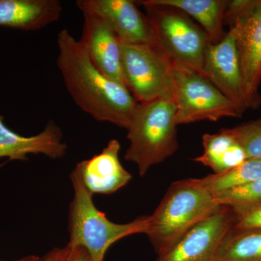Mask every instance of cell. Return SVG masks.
<instances>
[{
    "label": "cell",
    "mask_w": 261,
    "mask_h": 261,
    "mask_svg": "<svg viewBox=\"0 0 261 261\" xmlns=\"http://www.w3.org/2000/svg\"><path fill=\"white\" fill-rule=\"evenodd\" d=\"M143 6L153 29L154 47L171 63L187 67L203 75L207 34L181 10L159 4L155 0L136 2Z\"/></svg>",
    "instance_id": "cell-5"
},
{
    "label": "cell",
    "mask_w": 261,
    "mask_h": 261,
    "mask_svg": "<svg viewBox=\"0 0 261 261\" xmlns=\"http://www.w3.org/2000/svg\"><path fill=\"white\" fill-rule=\"evenodd\" d=\"M170 80L177 126L242 117L236 106L205 77L197 72L171 63Z\"/></svg>",
    "instance_id": "cell-6"
},
{
    "label": "cell",
    "mask_w": 261,
    "mask_h": 261,
    "mask_svg": "<svg viewBox=\"0 0 261 261\" xmlns=\"http://www.w3.org/2000/svg\"><path fill=\"white\" fill-rule=\"evenodd\" d=\"M261 178V159H250L240 166L200 178L213 195Z\"/></svg>",
    "instance_id": "cell-19"
},
{
    "label": "cell",
    "mask_w": 261,
    "mask_h": 261,
    "mask_svg": "<svg viewBox=\"0 0 261 261\" xmlns=\"http://www.w3.org/2000/svg\"><path fill=\"white\" fill-rule=\"evenodd\" d=\"M203 153L194 161L211 168L214 173L224 172L247 160L245 149L224 129L219 133L202 136Z\"/></svg>",
    "instance_id": "cell-16"
},
{
    "label": "cell",
    "mask_w": 261,
    "mask_h": 261,
    "mask_svg": "<svg viewBox=\"0 0 261 261\" xmlns=\"http://www.w3.org/2000/svg\"><path fill=\"white\" fill-rule=\"evenodd\" d=\"M223 129L245 149L247 159H261V118Z\"/></svg>",
    "instance_id": "cell-21"
},
{
    "label": "cell",
    "mask_w": 261,
    "mask_h": 261,
    "mask_svg": "<svg viewBox=\"0 0 261 261\" xmlns=\"http://www.w3.org/2000/svg\"><path fill=\"white\" fill-rule=\"evenodd\" d=\"M224 23L232 29L249 109L261 106V0L228 1Z\"/></svg>",
    "instance_id": "cell-7"
},
{
    "label": "cell",
    "mask_w": 261,
    "mask_h": 261,
    "mask_svg": "<svg viewBox=\"0 0 261 261\" xmlns=\"http://www.w3.org/2000/svg\"><path fill=\"white\" fill-rule=\"evenodd\" d=\"M218 206L200 178L173 182L153 214L148 216L145 234L158 257L167 253L189 230Z\"/></svg>",
    "instance_id": "cell-2"
},
{
    "label": "cell",
    "mask_w": 261,
    "mask_h": 261,
    "mask_svg": "<svg viewBox=\"0 0 261 261\" xmlns=\"http://www.w3.org/2000/svg\"><path fill=\"white\" fill-rule=\"evenodd\" d=\"M236 221L232 209L219 205L155 261H215L221 243Z\"/></svg>",
    "instance_id": "cell-9"
},
{
    "label": "cell",
    "mask_w": 261,
    "mask_h": 261,
    "mask_svg": "<svg viewBox=\"0 0 261 261\" xmlns=\"http://www.w3.org/2000/svg\"><path fill=\"white\" fill-rule=\"evenodd\" d=\"M203 73L236 106L241 116L249 109L232 29L229 28L219 43H210L207 46Z\"/></svg>",
    "instance_id": "cell-10"
},
{
    "label": "cell",
    "mask_w": 261,
    "mask_h": 261,
    "mask_svg": "<svg viewBox=\"0 0 261 261\" xmlns=\"http://www.w3.org/2000/svg\"><path fill=\"white\" fill-rule=\"evenodd\" d=\"M84 17L80 42L94 65L110 80L126 87L122 70L121 42L100 15L81 10Z\"/></svg>",
    "instance_id": "cell-12"
},
{
    "label": "cell",
    "mask_w": 261,
    "mask_h": 261,
    "mask_svg": "<svg viewBox=\"0 0 261 261\" xmlns=\"http://www.w3.org/2000/svg\"><path fill=\"white\" fill-rule=\"evenodd\" d=\"M215 261H261V228L231 230Z\"/></svg>",
    "instance_id": "cell-18"
},
{
    "label": "cell",
    "mask_w": 261,
    "mask_h": 261,
    "mask_svg": "<svg viewBox=\"0 0 261 261\" xmlns=\"http://www.w3.org/2000/svg\"><path fill=\"white\" fill-rule=\"evenodd\" d=\"M126 87L138 103L171 99V62L154 46L121 42Z\"/></svg>",
    "instance_id": "cell-8"
},
{
    "label": "cell",
    "mask_w": 261,
    "mask_h": 261,
    "mask_svg": "<svg viewBox=\"0 0 261 261\" xmlns=\"http://www.w3.org/2000/svg\"><path fill=\"white\" fill-rule=\"evenodd\" d=\"M120 149L118 140L109 141L100 153L75 166L74 169L84 187L92 195H111L132 180V175L120 162Z\"/></svg>",
    "instance_id": "cell-13"
},
{
    "label": "cell",
    "mask_w": 261,
    "mask_h": 261,
    "mask_svg": "<svg viewBox=\"0 0 261 261\" xmlns=\"http://www.w3.org/2000/svg\"><path fill=\"white\" fill-rule=\"evenodd\" d=\"M58 0H0V27L35 32L61 18Z\"/></svg>",
    "instance_id": "cell-15"
},
{
    "label": "cell",
    "mask_w": 261,
    "mask_h": 261,
    "mask_svg": "<svg viewBox=\"0 0 261 261\" xmlns=\"http://www.w3.org/2000/svg\"><path fill=\"white\" fill-rule=\"evenodd\" d=\"M176 107L171 99L137 102L127 130L129 147L124 159L135 163L140 176L172 156L178 148Z\"/></svg>",
    "instance_id": "cell-3"
},
{
    "label": "cell",
    "mask_w": 261,
    "mask_h": 261,
    "mask_svg": "<svg viewBox=\"0 0 261 261\" xmlns=\"http://www.w3.org/2000/svg\"><path fill=\"white\" fill-rule=\"evenodd\" d=\"M70 261H91L88 252L83 247H76L73 248Z\"/></svg>",
    "instance_id": "cell-24"
},
{
    "label": "cell",
    "mask_w": 261,
    "mask_h": 261,
    "mask_svg": "<svg viewBox=\"0 0 261 261\" xmlns=\"http://www.w3.org/2000/svg\"><path fill=\"white\" fill-rule=\"evenodd\" d=\"M81 10L94 12L111 25L120 42L129 44L154 45L153 29L136 2L130 0H78Z\"/></svg>",
    "instance_id": "cell-11"
},
{
    "label": "cell",
    "mask_w": 261,
    "mask_h": 261,
    "mask_svg": "<svg viewBox=\"0 0 261 261\" xmlns=\"http://www.w3.org/2000/svg\"><path fill=\"white\" fill-rule=\"evenodd\" d=\"M161 5L181 10L198 22L212 44L219 43L226 35L224 15L228 1L223 0H155Z\"/></svg>",
    "instance_id": "cell-17"
},
{
    "label": "cell",
    "mask_w": 261,
    "mask_h": 261,
    "mask_svg": "<svg viewBox=\"0 0 261 261\" xmlns=\"http://www.w3.org/2000/svg\"><path fill=\"white\" fill-rule=\"evenodd\" d=\"M41 258L42 257L37 256V255H28V256H25L24 257H22V258L18 259V260H12V261H40ZM0 261H5V260H0Z\"/></svg>",
    "instance_id": "cell-25"
},
{
    "label": "cell",
    "mask_w": 261,
    "mask_h": 261,
    "mask_svg": "<svg viewBox=\"0 0 261 261\" xmlns=\"http://www.w3.org/2000/svg\"><path fill=\"white\" fill-rule=\"evenodd\" d=\"M261 228V203L243 215L237 216L233 229Z\"/></svg>",
    "instance_id": "cell-22"
},
{
    "label": "cell",
    "mask_w": 261,
    "mask_h": 261,
    "mask_svg": "<svg viewBox=\"0 0 261 261\" xmlns=\"http://www.w3.org/2000/svg\"><path fill=\"white\" fill-rule=\"evenodd\" d=\"M73 248L67 244L63 247L53 249L41 258L40 261H70Z\"/></svg>",
    "instance_id": "cell-23"
},
{
    "label": "cell",
    "mask_w": 261,
    "mask_h": 261,
    "mask_svg": "<svg viewBox=\"0 0 261 261\" xmlns=\"http://www.w3.org/2000/svg\"><path fill=\"white\" fill-rule=\"evenodd\" d=\"M57 44V66L75 104L96 121L127 129L137 104L128 89L103 74L69 31H60Z\"/></svg>",
    "instance_id": "cell-1"
},
{
    "label": "cell",
    "mask_w": 261,
    "mask_h": 261,
    "mask_svg": "<svg viewBox=\"0 0 261 261\" xmlns=\"http://www.w3.org/2000/svg\"><path fill=\"white\" fill-rule=\"evenodd\" d=\"M216 205L232 209L237 216L261 203V178L214 195Z\"/></svg>",
    "instance_id": "cell-20"
},
{
    "label": "cell",
    "mask_w": 261,
    "mask_h": 261,
    "mask_svg": "<svg viewBox=\"0 0 261 261\" xmlns=\"http://www.w3.org/2000/svg\"><path fill=\"white\" fill-rule=\"evenodd\" d=\"M68 146L63 141V133L54 121H48L40 133L23 137L6 126L0 116V159L25 161L28 154H44L56 160L64 157Z\"/></svg>",
    "instance_id": "cell-14"
},
{
    "label": "cell",
    "mask_w": 261,
    "mask_h": 261,
    "mask_svg": "<svg viewBox=\"0 0 261 261\" xmlns=\"http://www.w3.org/2000/svg\"><path fill=\"white\" fill-rule=\"evenodd\" d=\"M73 197L68 214V245L72 248L83 247L88 252L91 261H103L106 252L113 244L121 239L145 233L148 216H140L126 224H116L98 210L93 195L84 187L75 169L70 175Z\"/></svg>",
    "instance_id": "cell-4"
}]
</instances>
